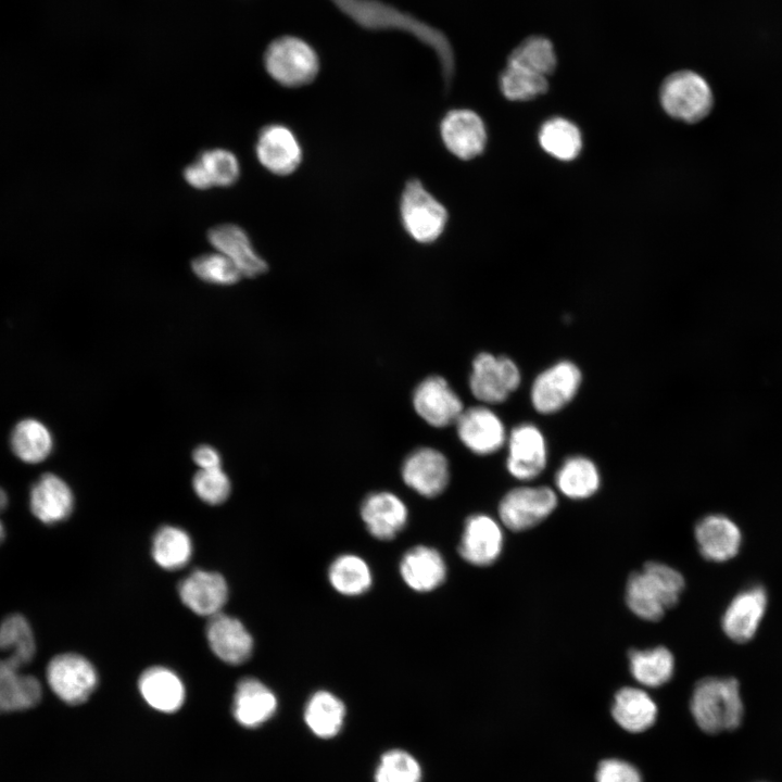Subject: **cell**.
Masks as SVG:
<instances>
[{
    "instance_id": "27",
    "label": "cell",
    "mask_w": 782,
    "mask_h": 782,
    "mask_svg": "<svg viewBox=\"0 0 782 782\" xmlns=\"http://www.w3.org/2000/svg\"><path fill=\"white\" fill-rule=\"evenodd\" d=\"M41 695V684L36 677L22 673L7 659H0V712L33 708Z\"/></svg>"
},
{
    "instance_id": "25",
    "label": "cell",
    "mask_w": 782,
    "mask_h": 782,
    "mask_svg": "<svg viewBox=\"0 0 782 782\" xmlns=\"http://www.w3.org/2000/svg\"><path fill=\"white\" fill-rule=\"evenodd\" d=\"M274 693L254 678L242 679L234 696V716L248 728H255L267 721L276 711Z\"/></svg>"
},
{
    "instance_id": "10",
    "label": "cell",
    "mask_w": 782,
    "mask_h": 782,
    "mask_svg": "<svg viewBox=\"0 0 782 782\" xmlns=\"http://www.w3.org/2000/svg\"><path fill=\"white\" fill-rule=\"evenodd\" d=\"M506 468L518 480H531L546 467L547 447L541 430L533 424L516 426L507 436Z\"/></svg>"
},
{
    "instance_id": "16",
    "label": "cell",
    "mask_w": 782,
    "mask_h": 782,
    "mask_svg": "<svg viewBox=\"0 0 782 782\" xmlns=\"http://www.w3.org/2000/svg\"><path fill=\"white\" fill-rule=\"evenodd\" d=\"M503 542L500 525L488 515L476 514L465 522L458 552L471 565L489 566L501 555Z\"/></svg>"
},
{
    "instance_id": "7",
    "label": "cell",
    "mask_w": 782,
    "mask_h": 782,
    "mask_svg": "<svg viewBox=\"0 0 782 782\" xmlns=\"http://www.w3.org/2000/svg\"><path fill=\"white\" fill-rule=\"evenodd\" d=\"M557 506V495L548 487H518L499 504L502 524L513 531H525L546 519Z\"/></svg>"
},
{
    "instance_id": "31",
    "label": "cell",
    "mask_w": 782,
    "mask_h": 782,
    "mask_svg": "<svg viewBox=\"0 0 782 782\" xmlns=\"http://www.w3.org/2000/svg\"><path fill=\"white\" fill-rule=\"evenodd\" d=\"M10 444L13 453L21 461L37 464L49 456L53 441L50 431L42 422L27 418L15 425Z\"/></svg>"
},
{
    "instance_id": "28",
    "label": "cell",
    "mask_w": 782,
    "mask_h": 782,
    "mask_svg": "<svg viewBox=\"0 0 782 782\" xmlns=\"http://www.w3.org/2000/svg\"><path fill=\"white\" fill-rule=\"evenodd\" d=\"M139 691L144 701L163 712L178 710L185 699V686L179 677L165 667H151L139 678Z\"/></svg>"
},
{
    "instance_id": "13",
    "label": "cell",
    "mask_w": 782,
    "mask_h": 782,
    "mask_svg": "<svg viewBox=\"0 0 782 782\" xmlns=\"http://www.w3.org/2000/svg\"><path fill=\"white\" fill-rule=\"evenodd\" d=\"M445 148L461 160L480 155L487 143V129L482 118L474 111L456 109L447 112L440 124Z\"/></svg>"
},
{
    "instance_id": "8",
    "label": "cell",
    "mask_w": 782,
    "mask_h": 782,
    "mask_svg": "<svg viewBox=\"0 0 782 782\" xmlns=\"http://www.w3.org/2000/svg\"><path fill=\"white\" fill-rule=\"evenodd\" d=\"M47 681L64 703L78 705L88 699L98 683L92 664L85 657L65 653L54 656L47 666Z\"/></svg>"
},
{
    "instance_id": "23",
    "label": "cell",
    "mask_w": 782,
    "mask_h": 782,
    "mask_svg": "<svg viewBox=\"0 0 782 782\" xmlns=\"http://www.w3.org/2000/svg\"><path fill=\"white\" fill-rule=\"evenodd\" d=\"M29 506L41 522L53 525L71 515L74 497L65 481L53 474H45L31 487Z\"/></svg>"
},
{
    "instance_id": "4",
    "label": "cell",
    "mask_w": 782,
    "mask_h": 782,
    "mask_svg": "<svg viewBox=\"0 0 782 782\" xmlns=\"http://www.w3.org/2000/svg\"><path fill=\"white\" fill-rule=\"evenodd\" d=\"M400 213L403 227L417 242L431 243L443 232L447 212L417 178L409 179L402 192Z\"/></svg>"
},
{
    "instance_id": "15",
    "label": "cell",
    "mask_w": 782,
    "mask_h": 782,
    "mask_svg": "<svg viewBox=\"0 0 782 782\" xmlns=\"http://www.w3.org/2000/svg\"><path fill=\"white\" fill-rule=\"evenodd\" d=\"M255 150L260 163L279 176L290 175L302 161V149L295 135L280 124L261 129Z\"/></svg>"
},
{
    "instance_id": "45",
    "label": "cell",
    "mask_w": 782,
    "mask_h": 782,
    "mask_svg": "<svg viewBox=\"0 0 782 782\" xmlns=\"http://www.w3.org/2000/svg\"><path fill=\"white\" fill-rule=\"evenodd\" d=\"M194 463L201 469H211L220 467V455L219 453L210 445L198 446L192 454Z\"/></svg>"
},
{
    "instance_id": "36",
    "label": "cell",
    "mask_w": 782,
    "mask_h": 782,
    "mask_svg": "<svg viewBox=\"0 0 782 782\" xmlns=\"http://www.w3.org/2000/svg\"><path fill=\"white\" fill-rule=\"evenodd\" d=\"M192 554L190 537L180 528L164 526L157 530L152 542V556L164 569L184 567Z\"/></svg>"
},
{
    "instance_id": "21",
    "label": "cell",
    "mask_w": 782,
    "mask_h": 782,
    "mask_svg": "<svg viewBox=\"0 0 782 782\" xmlns=\"http://www.w3.org/2000/svg\"><path fill=\"white\" fill-rule=\"evenodd\" d=\"M181 602L200 616L212 617L222 613L227 601V583L217 572L195 570L178 586Z\"/></svg>"
},
{
    "instance_id": "22",
    "label": "cell",
    "mask_w": 782,
    "mask_h": 782,
    "mask_svg": "<svg viewBox=\"0 0 782 782\" xmlns=\"http://www.w3.org/2000/svg\"><path fill=\"white\" fill-rule=\"evenodd\" d=\"M207 238L218 252L237 266L242 276L256 277L268 269L266 262L256 254L248 235L239 226H216L209 231Z\"/></svg>"
},
{
    "instance_id": "40",
    "label": "cell",
    "mask_w": 782,
    "mask_h": 782,
    "mask_svg": "<svg viewBox=\"0 0 782 782\" xmlns=\"http://www.w3.org/2000/svg\"><path fill=\"white\" fill-rule=\"evenodd\" d=\"M191 266L200 279L210 283L234 285L242 277L237 266L220 252L200 255Z\"/></svg>"
},
{
    "instance_id": "42",
    "label": "cell",
    "mask_w": 782,
    "mask_h": 782,
    "mask_svg": "<svg viewBox=\"0 0 782 782\" xmlns=\"http://www.w3.org/2000/svg\"><path fill=\"white\" fill-rule=\"evenodd\" d=\"M192 485L195 494L211 505L225 502L230 493V481L220 467L200 469L193 477Z\"/></svg>"
},
{
    "instance_id": "37",
    "label": "cell",
    "mask_w": 782,
    "mask_h": 782,
    "mask_svg": "<svg viewBox=\"0 0 782 782\" xmlns=\"http://www.w3.org/2000/svg\"><path fill=\"white\" fill-rule=\"evenodd\" d=\"M507 63L546 77L554 72L557 60L548 39L531 36L512 51Z\"/></svg>"
},
{
    "instance_id": "39",
    "label": "cell",
    "mask_w": 782,
    "mask_h": 782,
    "mask_svg": "<svg viewBox=\"0 0 782 782\" xmlns=\"http://www.w3.org/2000/svg\"><path fill=\"white\" fill-rule=\"evenodd\" d=\"M421 771L417 760L406 752L394 749L386 753L376 770V782H420Z\"/></svg>"
},
{
    "instance_id": "2",
    "label": "cell",
    "mask_w": 782,
    "mask_h": 782,
    "mask_svg": "<svg viewBox=\"0 0 782 782\" xmlns=\"http://www.w3.org/2000/svg\"><path fill=\"white\" fill-rule=\"evenodd\" d=\"M690 709L696 724L706 733L736 729L744 714L737 680L730 677L699 680L694 686Z\"/></svg>"
},
{
    "instance_id": "33",
    "label": "cell",
    "mask_w": 782,
    "mask_h": 782,
    "mask_svg": "<svg viewBox=\"0 0 782 782\" xmlns=\"http://www.w3.org/2000/svg\"><path fill=\"white\" fill-rule=\"evenodd\" d=\"M344 716V704L327 691L314 693L304 711V719L308 728L314 734L324 739L332 737L340 731Z\"/></svg>"
},
{
    "instance_id": "41",
    "label": "cell",
    "mask_w": 782,
    "mask_h": 782,
    "mask_svg": "<svg viewBox=\"0 0 782 782\" xmlns=\"http://www.w3.org/2000/svg\"><path fill=\"white\" fill-rule=\"evenodd\" d=\"M198 160L203 165L212 186H231L240 175L238 160L236 155L228 150H206L200 154Z\"/></svg>"
},
{
    "instance_id": "46",
    "label": "cell",
    "mask_w": 782,
    "mask_h": 782,
    "mask_svg": "<svg viewBox=\"0 0 782 782\" xmlns=\"http://www.w3.org/2000/svg\"><path fill=\"white\" fill-rule=\"evenodd\" d=\"M8 505V496L5 492L0 488V514L5 509ZM5 531L3 524L0 519V543L4 540Z\"/></svg>"
},
{
    "instance_id": "3",
    "label": "cell",
    "mask_w": 782,
    "mask_h": 782,
    "mask_svg": "<svg viewBox=\"0 0 782 782\" xmlns=\"http://www.w3.org/2000/svg\"><path fill=\"white\" fill-rule=\"evenodd\" d=\"M659 99L669 116L684 123L702 121L714 105L712 91L706 79L689 70L667 76L660 86Z\"/></svg>"
},
{
    "instance_id": "17",
    "label": "cell",
    "mask_w": 782,
    "mask_h": 782,
    "mask_svg": "<svg viewBox=\"0 0 782 782\" xmlns=\"http://www.w3.org/2000/svg\"><path fill=\"white\" fill-rule=\"evenodd\" d=\"M767 592L761 585L741 591L722 616V629L736 643L749 641L756 633L767 607Z\"/></svg>"
},
{
    "instance_id": "11",
    "label": "cell",
    "mask_w": 782,
    "mask_h": 782,
    "mask_svg": "<svg viewBox=\"0 0 782 782\" xmlns=\"http://www.w3.org/2000/svg\"><path fill=\"white\" fill-rule=\"evenodd\" d=\"M413 406L419 417L437 428L455 424L465 409L461 398L440 376H430L416 387Z\"/></svg>"
},
{
    "instance_id": "35",
    "label": "cell",
    "mask_w": 782,
    "mask_h": 782,
    "mask_svg": "<svg viewBox=\"0 0 782 782\" xmlns=\"http://www.w3.org/2000/svg\"><path fill=\"white\" fill-rule=\"evenodd\" d=\"M328 578L337 592L348 596L365 593L373 582L367 563L352 554L337 557L329 567Z\"/></svg>"
},
{
    "instance_id": "14",
    "label": "cell",
    "mask_w": 782,
    "mask_h": 782,
    "mask_svg": "<svg viewBox=\"0 0 782 782\" xmlns=\"http://www.w3.org/2000/svg\"><path fill=\"white\" fill-rule=\"evenodd\" d=\"M402 478L405 484L418 494L434 497L447 485L449 462L444 454L436 449H416L403 462Z\"/></svg>"
},
{
    "instance_id": "30",
    "label": "cell",
    "mask_w": 782,
    "mask_h": 782,
    "mask_svg": "<svg viewBox=\"0 0 782 782\" xmlns=\"http://www.w3.org/2000/svg\"><path fill=\"white\" fill-rule=\"evenodd\" d=\"M628 658L630 672L641 685L657 688L667 683L673 674V655L664 646L634 648L629 651Z\"/></svg>"
},
{
    "instance_id": "38",
    "label": "cell",
    "mask_w": 782,
    "mask_h": 782,
    "mask_svg": "<svg viewBox=\"0 0 782 782\" xmlns=\"http://www.w3.org/2000/svg\"><path fill=\"white\" fill-rule=\"evenodd\" d=\"M548 83L545 76L507 63L500 76V89L510 101H528L546 92Z\"/></svg>"
},
{
    "instance_id": "34",
    "label": "cell",
    "mask_w": 782,
    "mask_h": 782,
    "mask_svg": "<svg viewBox=\"0 0 782 782\" xmlns=\"http://www.w3.org/2000/svg\"><path fill=\"white\" fill-rule=\"evenodd\" d=\"M539 142L542 149L560 161H572L582 149L579 128L568 119L553 117L540 128Z\"/></svg>"
},
{
    "instance_id": "5",
    "label": "cell",
    "mask_w": 782,
    "mask_h": 782,
    "mask_svg": "<svg viewBox=\"0 0 782 782\" xmlns=\"http://www.w3.org/2000/svg\"><path fill=\"white\" fill-rule=\"evenodd\" d=\"M268 74L280 85L300 87L313 81L319 63L313 48L302 39L285 36L273 41L264 56Z\"/></svg>"
},
{
    "instance_id": "18",
    "label": "cell",
    "mask_w": 782,
    "mask_h": 782,
    "mask_svg": "<svg viewBox=\"0 0 782 782\" xmlns=\"http://www.w3.org/2000/svg\"><path fill=\"white\" fill-rule=\"evenodd\" d=\"M206 638L213 653L225 663L241 664L252 654L253 640L245 627L223 613L210 617Z\"/></svg>"
},
{
    "instance_id": "44",
    "label": "cell",
    "mask_w": 782,
    "mask_h": 782,
    "mask_svg": "<svg viewBox=\"0 0 782 782\" xmlns=\"http://www.w3.org/2000/svg\"><path fill=\"white\" fill-rule=\"evenodd\" d=\"M184 177L186 181L195 189L205 190L213 187L203 165L199 160L185 168Z\"/></svg>"
},
{
    "instance_id": "20",
    "label": "cell",
    "mask_w": 782,
    "mask_h": 782,
    "mask_svg": "<svg viewBox=\"0 0 782 782\" xmlns=\"http://www.w3.org/2000/svg\"><path fill=\"white\" fill-rule=\"evenodd\" d=\"M694 533L701 555L710 562H726L739 553L741 531L723 515L715 514L702 518L696 524Z\"/></svg>"
},
{
    "instance_id": "6",
    "label": "cell",
    "mask_w": 782,
    "mask_h": 782,
    "mask_svg": "<svg viewBox=\"0 0 782 782\" xmlns=\"http://www.w3.org/2000/svg\"><path fill=\"white\" fill-rule=\"evenodd\" d=\"M520 382V370L507 356L482 352L472 361L469 388L474 396L483 403H503Z\"/></svg>"
},
{
    "instance_id": "24",
    "label": "cell",
    "mask_w": 782,
    "mask_h": 782,
    "mask_svg": "<svg viewBox=\"0 0 782 782\" xmlns=\"http://www.w3.org/2000/svg\"><path fill=\"white\" fill-rule=\"evenodd\" d=\"M400 572L411 589L417 592H429L444 581L446 566L436 548L417 545L403 555Z\"/></svg>"
},
{
    "instance_id": "12",
    "label": "cell",
    "mask_w": 782,
    "mask_h": 782,
    "mask_svg": "<svg viewBox=\"0 0 782 782\" xmlns=\"http://www.w3.org/2000/svg\"><path fill=\"white\" fill-rule=\"evenodd\" d=\"M455 425L462 443L478 455L497 452L507 440L503 421L487 406L464 409Z\"/></svg>"
},
{
    "instance_id": "1",
    "label": "cell",
    "mask_w": 782,
    "mask_h": 782,
    "mask_svg": "<svg viewBox=\"0 0 782 782\" xmlns=\"http://www.w3.org/2000/svg\"><path fill=\"white\" fill-rule=\"evenodd\" d=\"M685 586L683 576L660 562H647L641 571L632 572L626 584L629 609L646 621L660 620L676 606Z\"/></svg>"
},
{
    "instance_id": "19",
    "label": "cell",
    "mask_w": 782,
    "mask_h": 782,
    "mask_svg": "<svg viewBox=\"0 0 782 782\" xmlns=\"http://www.w3.org/2000/svg\"><path fill=\"white\" fill-rule=\"evenodd\" d=\"M361 516L373 537L391 540L405 527L408 510L399 496L380 491L365 497L361 506Z\"/></svg>"
},
{
    "instance_id": "32",
    "label": "cell",
    "mask_w": 782,
    "mask_h": 782,
    "mask_svg": "<svg viewBox=\"0 0 782 782\" xmlns=\"http://www.w3.org/2000/svg\"><path fill=\"white\" fill-rule=\"evenodd\" d=\"M0 651L8 652L4 659L20 669L33 660L36 653L35 638L22 615L12 614L1 621Z\"/></svg>"
},
{
    "instance_id": "26",
    "label": "cell",
    "mask_w": 782,
    "mask_h": 782,
    "mask_svg": "<svg viewBox=\"0 0 782 782\" xmlns=\"http://www.w3.org/2000/svg\"><path fill=\"white\" fill-rule=\"evenodd\" d=\"M657 706L642 689L625 686L617 691L611 704L614 720L626 731L639 733L651 728L657 718Z\"/></svg>"
},
{
    "instance_id": "43",
    "label": "cell",
    "mask_w": 782,
    "mask_h": 782,
    "mask_svg": "<svg viewBox=\"0 0 782 782\" xmlns=\"http://www.w3.org/2000/svg\"><path fill=\"white\" fill-rule=\"evenodd\" d=\"M595 780L596 782H642V777L633 765L609 758L600 762Z\"/></svg>"
},
{
    "instance_id": "9",
    "label": "cell",
    "mask_w": 782,
    "mask_h": 782,
    "mask_svg": "<svg viewBox=\"0 0 782 782\" xmlns=\"http://www.w3.org/2000/svg\"><path fill=\"white\" fill-rule=\"evenodd\" d=\"M582 382L579 367L560 361L541 371L533 380L530 398L533 408L543 415L563 409L573 400Z\"/></svg>"
},
{
    "instance_id": "29",
    "label": "cell",
    "mask_w": 782,
    "mask_h": 782,
    "mask_svg": "<svg viewBox=\"0 0 782 782\" xmlns=\"http://www.w3.org/2000/svg\"><path fill=\"white\" fill-rule=\"evenodd\" d=\"M555 484L568 499L584 500L597 492L601 475L592 459L581 455L571 456L557 470Z\"/></svg>"
}]
</instances>
